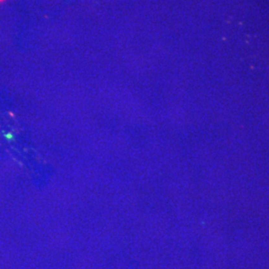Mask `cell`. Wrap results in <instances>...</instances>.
<instances>
[{
    "mask_svg": "<svg viewBox=\"0 0 269 269\" xmlns=\"http://www.w3.org/2000/svg\"><path fill=\"white\" fill-rule=\"evenodd\" d=\"M4 136H5V138L7 139V140H13V139H14V136H13V134H11V133H8V134H4Z\"/></svg>",
    "mask_w": 269,
    "mask_h": 269,
    "instance_id": "cell-1",
    "label": "cell"
},
{
    "mask_svg": "<svg viewBox=\"0 0 269 269\" xmlns=\"http://www.w3.org/2000/svg\"><path fill=\"white\" fill-rule=\"evenodd\" d=\"M2 1H4V0H0V2H2Z\"/></svg>",
    "mask_w": 269,
    "mask_h": 269,
    "instance_id": "cell-2",
    "label": "cell"
}]
</instances>
